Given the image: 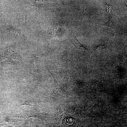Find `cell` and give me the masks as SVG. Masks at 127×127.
Instances as JSON below:
<instances>
[{
    "instance_id": "1",
    "label": "cell",
    "mask_w": 127,
    "mask_h": 127,
    "mask_svg": "<svg viewBox=\"0 0 127 127\" xmlns=\"http://www.w3.org/2000/svg\"><path fill=\"white\" fill-rule=\"evenodd\" d=\"M48 71L51 74L54 83V89L53 93L50 95V97L56 99H59L68 97L70 92L62 87L58 83L55 76L51 71Z\"/></svg>"
},
{
    "instance_id": "2",
    "label": "cell",
    "mask_w": 127,
    "mask_h": 127,
    "mask_svg": "<svg viewBox=\"0 0 127 127\" xmlns=\"http://www.w3.org/2000/svg\"><path fill=\"white\" fill-rule=\"evenodd\" d=\"M58 72L65 84L66 88H68L70 86L72 80L69 70L59 71Z\"/></svg>"
},
{
    "instance_id": "3",
    "label": "cell",
    "mask_w": 127,
    "mask_h": 127,
    "mask_svg": "<svg viewBox=\"0 0 127 127\" xmlns=\"http://www.w3.org/2000/svg\"><path fill=\"white\" fill-rule=\"evenodd\" d=\"M19 117L25 119H29L30 117L38 118L43 120H45V118L40 114L30 111H24L21 113Z\"/></svg>"
},
{
    "instance_id": "4",
    "label": "cell",
    "mask_w": 127,
    "mask_h": 127,
    "mask_svg": "<svg viewBox=\"0 0 127 127\" xmlns=\"http://www.w3.org/2000/svg\"><path fill=\"white\" fill-rule=\"evenodd\" d=\"M69 40L74 46L76 50H85V48L81 44L76 37L75 34L73 33L69 37Z\"/></svg>"
},
{
    "instance_id": "5",
    "label": "cell",
    "mask_w": 127,
    "mask_h": 127,
    "mask_svg": "<svg viewBox=\"0 0 127 127\" xmlns=\"http://www.w3.org/2000/svg\"><path fill=\"white\" fill-rule=\"evenodd\" d=\"M26 105L32 107L43 108L36 103L33 98H29L26 99L20 106Z\"/></svg>"
},
{
    "instance_id": "6",
    "label": "cell",
    "mask_w": 127,
    "mask_h": 127,
    "mask_svg": "<svg viewBox=\"0 0 127 127\" xmlns=\"http://www.w3.org/2000/svg\"><path fill=\"white\" fill-rule=\"evenodd\" d=\"M63 114V112L60 107H59L55 111V118L56 120L57 121L60 120L62 118Z\"/></svg>"
},
{
    "instance_id": "7",
    "label": "cell",
    "mask_w": 127,
    "mask_h": 127,
    "mask_svg": "<svg viewBox=\"0 0 127 127\" xmlns=\"http://www.w3.org/2000/svg\"><path fill=\"white\" fill-rule=\"evenodd\" d=\"M18 15L20 19V24L29 29L27 26L26 24V16L25 14L24 13H19Z\"/></svg>"
},
{
    "instance_id": "8",
    "label": "cell",
    "mask_w": 127,
    "mask_h": 127,
    "mask_svg": "<svg viewBox=\"0 0 127 127\" xmlns=\"http://www.w3.org/2000/svg\"><path fill=\"white\" fill-rule=\"evenodd\" d=\"M20 120L16 119L11 118L8 116H7L4 119L3 122H8L9 123L12 124H14L20 121Z\"/></svg>"
},
{
    "instance_id": "9",
    "label": "cell",
    "mask_w": 127,
    "mask_h": 127,
    "mask_svg": "<svg viewBox=\"0 0 127 127\" xmlns=\"http://www.w3.org/2000/svg\"><path fill=\"white\" fill-rule=\"evenodd\" d=\"M105 8L106 11L108 14H110L111 13V10L113 8V6L111 5L108 4L106 2Z\"/></svg>"
},
{
    "instance_id": "10",
    "label": "cell",
    "mask_w": 127,
    "mask_h": 127,
    "mask_svg": "<svg viewBox=\"0 0 127 127\" xmlns=\"http://www.w3.org/2000/svg\"><path fill=\"white\" fill-rule=\"evenodd\" d=\"M13 127L10 126L7 124L0 123V127Z\"/></svg>"
},
{
    "instance_id": "11",
    "label": "cell",
    "mask_w": 127,
    "mask_h": 127,
    "mask_svg": "<svg viewBox=\"0 0 127 127\" xmlns=\"http://www.w3.org/2000/svg\"><path fill=\"white\" fill-rule=\"evenodd\" d=\"M2 36V33L1 32V31L0 30V38Z\"/></svg>"
},
{
    "instance_id": "12",
    "label": "cell",
    "mask_w": 127,
    "mask_h": 127,
    "mask_svg": "<svg viewBox=\"0 0 127 127\" xmlns=\"http://www.w3.org/2000/svg\"><path fill=\"white\" fill-rule=\"evenodd\" d=\"M1 95L0 94V99L1 98Z\"/></svg>"
}]
</instances>
